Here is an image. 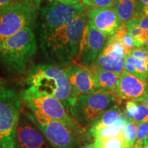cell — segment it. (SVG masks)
Returning <instances> with one entry per match:
<instances>
[{
    "label": "cell",
    "instance_id": "6da1fadb",
    "mask_svg": "<svg viewBox=\"0 0 148 148\" xmlns=\"http://www.w3.org/2000/svg\"><path fill=\"white\" fill-rule=\"evenodd\" d=\"M88 23L85 11L67 25L38 38L44 56L51 64L68 65L78 53L79 43Z\"/></svg>",
    "mask_w": 148,
    "mask_h": 148
},
{
    "label": "cell",
    "instance_id": "7a4b0ae2",
    "mask_svg": "<svg viewBox=\"0 0 148 148\" xmlns=\"http://www.w3.org/2000/svg\"><path fill=\"white\" fill-rule=\"evenodd\" d=\"M27 88L57 99L66 110L78 97L72 87L64 66L40 64L29 70L26 78Z\"/></svg>",
    "mask_w": 148,
    "mask_h": 148
},
{
    "label": "cell",
    "instance_id": "3957f363",
    "mask_svg": "<svg viewBox=\"0 0 148 148\" xmlns=\"http://www.w3.org/2000/svg\"><path fill=\"white\" fill-rule=\"evenodd\" d=\"M37 50V42L32 27H26L0 43V67L12 76L26 71Z\"/></svg>",
    "mask_w": 148,
    "mask_h": 148
},
{
    "label": "cell",
    "instance_id": "277c9868",
    "mask_svg": "<svg viewBox=\"0 0 148 148\" xmlns=\"http://www.w3.org/2000/svg\"><path fill=\"white\" fill-rule=\"evenodd\" d=\"M40 6L38 0H14L0 9V43L25 27L34 25Z\"/></svg>",
    "mask_w": 148,
    "mask_h": 148
},
{
    "label": "cell",
    "instance_id": "5b68a950",
    "mask_svg": "<svg viewBox=\"0 0 148 148\" xmlns=\"http://www.w3.org/2000/svg\"><path fill=\"white\" fill-rule=\"evenodd\" d=\"M119 101L112 92L97 90L79 95L68 112L81 126L90 127L101 114L119 103Z\"/></svg>",
    "mask_w": 148,
    "mask_h": 148
},
{
    "label": "cell",
    "instance_id": "8992f818",
    "mask_svg": "<svg viewBox=\"0 0 148 148\" xmlns=\"http://www.w3.org/2000/svg\"><path fill=\"white\" fill-rule=\"evenodd\" d=\"M20 94L6 86H0V148H15L16 133L23 108Z\"/></svg>",
    "mask_w": 148,
    "mask_h": 148
},
{
    "label": "cell",
    "instance_id": "52a82bcc",
    "mask_svg": "<svg viewBox=\"0 0 148 148\" xmlns=\"http://www.w3.org/2000/svg\"><path fill=\"white\" fill-rule=\"evenodd\" d=\"M20 96L23 104L29 112L62 122L76 132H85L83 127L74 121L63 104L56 98L27 88L21 92Z\"/></svg>",
    "mask_w": 148,
    "mask_h": 148
},
{
    "label": "cell",
    "instance_id": "ba28073f",
    "mask_svg": "<svg viewBox=\"0 0 148 148\" xmlns=\"http://www.w3.org/2000/svg\"><path fill=\"white\" fill-rule=\"evenodd\" d=\"M82 3L66 5L53 1L40 7L36 20L38 38L47 36L69 23L75 16L85 11Z\"/></svg>",
    "mask_w": 148,
    "mask_h": 148
},
{
    "label": "cell",
    "instance_id": "9c48e42d",
    "mask_svg": "<svg viewBox=\"0 0 148 148\" xmlns=\"http://www.w3.org/2000/svg\"><path fill=\"white\" fill-rule=\"evenodd\" d=\"M25 111L54 148H82L81 146L88 139L86 132H76L62 122L32 113L28 110Z\"/></svg>",
    "mask_w": 148,
    "mask_h": 148
},
{
    "label": "cell",
    "instance_id": "30bf717a",
    "mask_svg": "<svg viewBox=\"0 0 148 148\" xmlns=\"http://www.w3.org/2000/svg\"><path fill=\"white\" fill-rule=\"evenodd\" d=\"M127 56L125 47L113 34L108 37L100 54L88 69L92 73L103 71L121 74L124 71Z\"/></svg>",
    "mask_w": 148,
    "mask_h": 148
},
{
    "label": "cell",
    "instance_id": "8fae6325",
    "mask_svg": "<svg viewBox=\"0 0 148 148\" xmlns=\"http://www.w3.org/2000/svg\"><path fill=\"white\" fill-rule=\"evenodd\" d=\"M108 37L96 29L88 20L79 43L78 58L83 66L89 68L106 45Z\"/></svg>",
    "mask_w": 148,
    "mask_h": 148
},
{
    "label": "cell",
    "instance_id": "7c38bea8",
    "mask_svg": "<svg viewBox=\"0 0 148 148\" xmlns=\"http://www.w3.org/2000/svg\"><path fill=\"white\" fill-rule=\"evenodd\" d=\"M15 148H54L22 108L17 124Z\"/></svg>",
    "mask_w": 148,
    "mask_h": 148
},
{
    "label": "cell",
    "instance_id": "4fadbf2b",
    "mask_svg": "<svg viewBox=\"0 0 148 148\" xmlns=\"http://www.w3.org/2000/svg\"><path fill=\"white\" fill-rule=\"evenodd\" d=\"M148 94V82L123 71L116 84L114 95L121 100L144 101Z\"/></svg>",
    "mask_w": 148,
    "mask_h": 148
},
{
    "label": "cell",
    "instance_id": "5bb4252c",
    "mask_svg": "<svg viewBox=\"0 0 148 148\" xmlns=\"http://www.w3.org/2000/svg\"><path fill=\"white\" fill-rule=\"evenodd\" d=\"M85 13L93 26L107 37L113 35L122 25L113 7H86Z\"/></svg>",
    "mask_w": 148,
    "mask_h": 148
},
{
    "label": "cell",
    "instance_id": "9a60e30c",
    "mask_svg": "<svg viewBox=\"0 0 148 148\" xmlns=\"http://www.w3.org/2000/svg\"><path fill=\"white\" fill-rule=\"evenodd\" d=\"M72 87L78 95L97 91L93 75L88 68L70 64L64 66Z\"/></svg>",
    "mask_w": 148,
    "mask_h": 148
},
{
    "label": "cell",
    "instance_id": "2e32d148",
    "mask_svg": "<svg viewBox=\"0 0 148 148\" xmlns=\"http://www.w3.org/2000/svg\"><path fill=\"white\" fill-rule=\"evenodd\" d=\"M119 21L122 24L136 17L138 0H116L113 5Z\"/></svg>",
    "mask_w": 148,
    "mask_h": 148
},
{
    "label": "cell",
    "instance_id": "e0dca14e",
    "mask_svg": "<svg viewBox=\"0 0 148 148\" xmlns=\"http://www.w3.org/2000/svg\"><path fill=\"white\" fill-rule=\"evenodd\" d=\"M95 84L99 90H106L114 94L121 74L103 71H97L92 73Z\"/></svg>",
    "mask_w": 148,
    "mask_h": 148
},
{
    "label": "cell",
    "instance_id": "ac0fdd59",
    "mask_svg": "<svg viewBox=\"0 0 148 148\" xmlns=\"http://www.w3.org/2000/svg\"><path fill=\"white\" fill-rule=\"evenodd\" d=\"M123 113L124 112L121 110L118 103L114 105L102 114H101L89 128L99 129L112 126Z\"/></svg>",
    "mask_w": 148,
    "mask_h": 148
},
{
    "label": "cell",
    "instance_id": "d6986e66",
    "mask_svg": "<svg viewBox=\"0 0 148 148\" xmlns=\"http://www.w3.org/2000/svg\"><path fill=\"white\" fill-rule=\"evenodd\" d=\"M92 145L93 148H127L129 147L123 134L115 137L95 138Z\"/></svg>",
    "mask_w": 148,
    "mask_h": 148
},
{
    "label": "cell",
    "instance_id": "ffe728a7",
    "mask_svg": "<svg viewBox=\"0 0 148 148\" xmlns=\"http://www.w3.org/2000/svg\"><path fill=\"white\" fill-rule=\"evenodd\" d=\"M125 28L127 32L130 35L133 39L136 42V47H143L145 46V42L146 40V35L147 32H145L136 25L132 19L129 20L126 23H125Z\"/></svg>",
    "mask_w": 148,
    "mask_h": 148
},
{
    "label": "cell",
    "instance_id": "44dd1931",
    "mask_svg": "<svg viewBox=\"0 0 148 148\" xmlns=\"http://www.w3.org/2000/svg\"><path fill=\"white\" fill-rule=\"evenodd\" d=\"M114 35L121 42L123 47H125L127 55L129 54L130 51L132 50V49L136 47V42H135L134 40L133 39L132 37L130 36V35L127 32L125 23L120 25L119 28L116 29Z\"/></svg>",
    "mask_w": 148,
    "mask_h": 148
},
{
    "label": "cell",
    "instance_id": "7402d4cb",
    "mask_svg": "<svg viewBox=\"0 0 148 148\" xmlns=\"http://www.w3.org/2000/svg\"><path fill=\"white\" fill-rule=\"evenodd\" d=\"M125 62L132 64L134 66L135 71L136 73V77L144 82H148L145 69V61L128 55L127 56L126 59H125Z\"/></svg>",
    "mask_w": 148,
    "mask_h": 148
},
{
    "label": "cell",
    "instance_id": "603a6c76",
    "mask_svg": "<svg viewBox=\"0 0 148 148\" xmlns=\"http://www.w3.org/2000/svg\"><path fill=\"white\" fill-rule=\"evenodd\" d=\"M138 123L132 120H130L125 125L123 131V134L126 140L129 147H133L136 139Z\"/></svg>",
    "mask_w": 148,
    "mask_h": 148
},
{
    "label": "cell",
    "instance_id": "cb8c5ba5",
    "mask_svg": "<svg viewBox=\"0 0 148 148\" xmlns=\"http://www.w3.org/2000/svg\"><path fill=\"white\" fill-rule=\"evenodd\" d=\"M148 143V123H138L136 139L134 144V148H143Z\"/></svg>",
    "mask_w": 148,
    "mask_h": 148
},
{
    "label": "cell",
    "instance_id": "d4e9b609",
    "mask_svg": "<svg viewBox=\"0 0 148 148\" xmlns=\"http://www.w3.org/2000/svg\"><path fill=\"white\" fill-rule=\"evenodd\" d=\"M138 108L132 121L138 123H148V107L144 103V101H138Z\"/></svg>",
    "mask_w": 148,
    "mask_h": 148
},
{
    "label": "cell",
    "instance_id": "484cf974",
    "mask_svg": "<svg viewBox=\"0 0 148 148\" xmlns=\"http://www.w3.org/2000/svg\"><path fill=\"white\" fill-rule=\"evenodd\" d=\"M128 55L146 62L148 59V49L145 47H135L130 51Z\"/></svg>",
    "mask_w": 148,
    "mask_h": 148
},
{
    "label": "cell",
    "instance_id": "4316f807",
    "mask_svg": "<svg viewBox=\"0 0 148 148\" xmlns=\"http://www.w3.org/2000/svg\"><path fill=\"white\" fill-rule=\"evenodd\" d=\"M132 20L143 31H148V16H137L132 18Z\"/></svg>",
    "mask_w": 148,
    "mask_h": 148
},
{
    "label": "cell",
    "instance_id": "83f0119b",
    "mask_svg": "<svg viewBox=\"0 0 148 148\" xmlns=\"http://www.w3.org/2000/svg\"><path fill=\"white\" fill-rule=\"evenodd\" d=\"M148 12V0H138L137 16H144Z\"/></svg>",
    "mask_w": 148,
    "mask_h": 148
},
{
    "label": "cell",
    "instance_id": "f1b7e54d",
    "mask_svg": "<svg viewBox=\"0 0 148 148\" xmlns=\"http://www.w3.org/2000/svg\"><path fill=\"white\" fill-rule=\"evenodd\" d=\"M116 0H95L92 6L97 8H110L115 3Z\"/></svg>",
    "mask_w": 148,
    "mask_h": 148
},
{
    "label": "cell",
    "instance_id": "f546056e",
    "mask_svg": "<svg viewBox=\"0 0 148 148\" xmlns=\"http://www.w3.org/2000/svg\"><path fill=\"white\" fill-rule=\"evenodd\" d=\"M124 69H125V71H126L127 73L130 74H132L133 75H134V76L136 77V71H135V68L132 64L126 63V62H125Z\"/></svg>",
    "mask_w": 148,
    "mask_h": 148
},
{
    "label": "cell",
    "instance_id": "4dcf8cb0",
    "mask_svg": "<svg viewBox=\"0 0 148 148\" xmlns=\"http://www.w3.org/2000/svg\"><path fill=\"white\" fill-rule=\"evenodd\" d=\"M14 0H0V9L4 8L7 5H10L11 3H12Z\"/></svg>",
    "mask_w": 148,
    "mask_h": 148
},
{
    "label": "cell",
    "instance_id": "1f68e13d",
    "mask_svg": "<svg viewBox=\"0 0 148 148\" xmlns=\"http://www.w3.org/2000/svg\"><path fill=\"white\" fill-rule=\"evenodd\" d=\"M56 1H58L59 3H63V4H66V5H71L70 3L69 0H54Z\"/></svg>",
    "mask_w": 148,
    "mask_h": 148
},
{
    "label": "cell",
    "instance_id": "d6a6232c",
    "mask_svg": "<svg viewBox=\"0 0 148 148\" xmlns=\"http://www.w3.org/2000/svg\"><path fill=\"white\" fill-rule=\"evenodd\" d=\"M144 47L148 49V31H147V35H146V40L145 42V46Z\"/></svg>",
    "mask_w": 148,
    "mask_h": 148
},
{
    "label": "cell",
    "instance_id": "836d02e7",
    "mask_svg": "<svg viewBox=\"0 0 148 148\" xmlns=\"http://www.w3.org/2000/svg\"><path fill=\"white\" fill-rule=\"evenodd\" d=\"M145 69H146V74H147V77L148 80V59L145 62Z\"/></svg>",
    "mask_w": 148,
    "mask_h": 148
},
{
    "label": "cell",
    "instance_id": "e575fe53",
    "mask_svg": "<svg viewBox=\"0 0 148 148\" xmlns=\"http://www.w3.org/2000/svg\"><path fill=\"white\" fill-rule=\"evenodd\" d=\"M38 2H39L40 4H41V3H42V2H44V1H47V2H51V1H54V0H38Z\"/></svg>",
    "mask_w": 148,
    "mask_h": 148
},
{
    "label": "cell",
    "instance_id": "d590c367",
    "mask_svg": "<svg viewBox=\"0 0 148 148\" xmlns=\"http://www.w3.org/2000/svg\"><path fill=\"white\" fill-rule=\"evenodd\" d=\"M82 148H93V147H92V144H87V145H85Z\"/></svg>",
    "mask_w": 148,
    "mask_h": 148
},
{
    "label": "cell",
    "instance_id": "8d00e7d4",
    "mask_svg": "<svg viewBox=\"0 0 148 148\" xmlns=\"http://www.w3.org/2000/svg\"><path fill=\"white\" fill-rule=\"evenodd\" d=\"M144 103H145V104H146V106L148 107V94H147V97H146V99H145V101H144Z\"/></svg>",
    "mask_w": 148,
    "mask_h": 148
},
{
    "label": "cell",
    "instance_id": "74e56055",
    "mask_svg": "<svg viewBox=\"0 0 148 148\" xmlns=\"http://www.w3.org/2000/svg\"><path fill=\"white\" fill-rule=\"evenodd\" d=\"M143 148H148V143L146 144V145L143 147Z\"/></svg>",
    "mask_w": 148,
    "mask_h": 148
},
{
    "label": "cell",
    "instance_id": "f35d334b",
    "mask_svg": "<svg viewBox=\"0 0 148 148\" xmlns=\"http://www.w3.org/2000/svg\"><path fill=\"white\" fill-rule=\"evenodd\" d=\"M148 16V12L145 14V16Z\"/></svg>",
    "mask_w": 148,
    "mask_h": 148
},
{
    "label": "cell",
    "instance_id": "ab89813d",
    "mask_svg": "<svg viewBox=\"0 0 148 148\" xmlns=\"http://www.w3.org/2000/svg\"><path fill=\"white\" fill-rule=\"evenodd\" d=\"M127 148H134V147H128Z\"/></svg>",
    "mask_w": 148,
    "mask_h": 148
},
{
    "label": "cell",
    "instance_id": "60d3db41",
    "mask_svg": "<svg viewBox=\"0 0 148 148\" xmlns=\"http://www.w3.org/2000/svg\"><path fill=\"white\" fill-rule=\"evenodd\" d=\"M0 82H1V78H0Z\"/></svg>",
    "mask_w": 148,
    "mask_h": 148
}]
</instances>
